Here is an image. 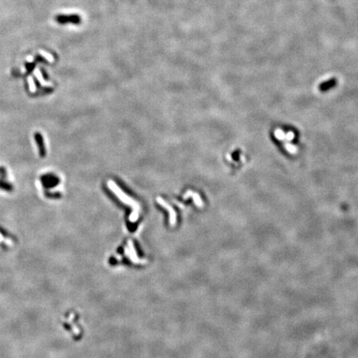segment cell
I'll use <instances>...</instances> for the list:
<instances>
[{
	"label": "cell",
	"instance_id": "obj_1",
	"mask_svg": "<svg viewBox=\"0 0 358 358\" xmlns=\"http://www.w3.org/2000/svg\"><path fill=\"white\" fill-rule=\"evenodd\" d=\"M108 187L117 196V198H119L122 202L125 203V204H128V205H130L133 207V212H132V215L130 216V221H135L138 216L139 205L135 201H133L132 198H130L128 196L126 195L125 193H123V191L121 190L120 188L117 186L116 183L113 182V181L109 180L108 182Z\"/></svg>",
	"mask_w": 358,
	"mask_h": 358
},
{
	"label": "cell",
	"instance_id": "obj_2",
	"mask_svg": "<svg viewBox=\"0 0 358 358\" xmlns=\"http://www.w3.org/2000/svg\"><path fill=\"white\" fill-rule=\"evenodd\" d=\"M57 21L59 23H75L78 24L81 22V17L78 15H59L57 17Z\"/></svg>",
	"mask_w": 358,
	"mask_h": 358
},
{
	"label": "cell",
	"instance_id": "obj_5",
	"mask_svg": "<svg viewBox=\"0 0 358 358\" xmlns=\"http://www.w3.org/2000/svg\"><path fill=\"white\" fill-rule=\"evenodd\" d=\"M285 135H286L285 133H284L282 129H280V128H276L275 131H274V136H275V138H276L278 140L280 141L285 140V139H286V138H285Z\"/></svg>",
	"mask_w": 358,
	"mask_h": 358
},
{
	"label": "cell",
	"instance_id": "obj_6",
	"mask_svg": "<svg viewBox=\"0 0 358 358\" xmlns=\"http://www.w3.org/2000/svg\"><path fill=\"white\" fill-rule=\"evenodd\" d=\"M284 148H286V150L289 152V153H291V154H296L297 152H298V148L294 145H293V144H290V143H285L284 144Z\"/></svg>",
	"mask_w": 358,
	"mask_h": 358
},
{
	"label": "cell",
	"instance_id": "obj_3",
	"mask_svg": "<svg viewBox=\"0 0 358 358\" xmlns=\"http://www.w3.org/2000/svg\"><path fill=\"white\" fill-rule=\"evenodd\" d=\"M157 202H158V203H160L161 205L163 206V207L167 208L169 212H170V221H171V223L172 224H174L176 221V214H175V212H174V210H173V208L171 207L170 206L168 205V203L165 202L163 200V198H157Z\"/></svg>",
	"mask_w": 358,
	"mask_h": 358
},
{
	"label": "cell",
	"instance_id": "obj_7",
	"mask_svg": "<svg viewBox=\"0 0 358 358\" xmlns=\"http://www.w3.org/2000/svg\"><path fill=\"white\" fill-rule=\"evenodd\" d=\"M285 138H286L287 140H289V141L293 140V139L294 138V132H292V131H289V132H288V133H286V135H285Z\"/></svg>",
	"mask_w": 358,
	"mask_h": 358
},
{
	"label": "cell",
	"instance_id": "obj_4",
	"mask_svg": "<svg viewBox=\"0 0 358 358\" xmlns=\"http://www.w3.org/2000/svg\"><path fill=\"white\" fill-rule=\"evenodd\" d=\"M189 196H192V197H193V199H194V202H195V204L198 206V207H202L203 202H202V199H201V197H200V195H199V194H198V193H195L194 192H192V191H188V193H187V194H185V195H184V198H188Z\"/></svg>",
	"mask_w": 358,
	"mask_h": 358
}]
</instances>
